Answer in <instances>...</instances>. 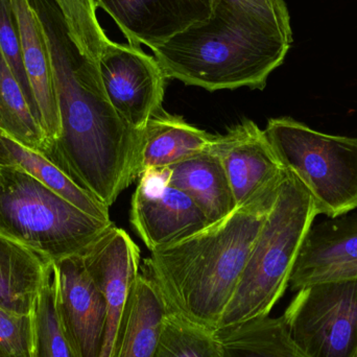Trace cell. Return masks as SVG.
<instances>
[{
  "label": "cell",
  "instance_id": "obj_1",
  "mask_svg": "<svg viewBox=\"0 0 357 357\" xmlns=\"http://www.w3.org/2000/svg\"><path fill=\"white\" fill-rule=\"evenodd\" d=\"M50 54L61 123L50 156L111 207L137 178L140 132L113 108L98 66L79 54L54 0H29Z\"/></svg>",
  "mask_w": 357,
  "mask_h": 357
},
{
  "label": "cell",
  "instance_id": "obj_2",
  "mask_svg": "<svg viewBox=\"0 0 357 357\" xmlns=\"http://www.w3.org/2000/svg\"><path fill=\"white\" fill-rule=\"evenodd\" d=\"M280 184L188 238L151 252L144 275L169 312L218 331Z\"/></svg>",
  "mask_w": 357,
  "mask_h": 357
},
{
  "label": "cell",
  "instance_id": "obj_3",
  "mask_svg": "<svg viewBox=\"0 0 357 357\" xmlns=\"http://www.w3.org/2000/svg\"><path fill=\"white\" fill-rule=\"evenodd\" d=\"M291 43L293 35L218 0L207 20L152 50L167 79L211 92L264 90Z\"/></svg>",
  "mask_w": 357,
  "mask_h": 357
},
{
  "label": "cell",
  "instance_id": "obj_4",
  "mask_svg": "<svg viewBox=\"0 0 357 357\" xmlns=\"http://www.w3.org/2000/svg\"><path fill=\"white\" fill-rule=\"evenodd\" d=\"M318 215L310 191L287 169L218 331L270 316L289 287L298 254Z\"/></svg>",
  "mask_w": 357,
  "mask_h": 357
},
{
  "label": "cell",
  "instance_id": "obj_5",
  "mask_svg": "<svg viewBox=\"0 0 357 357\" xmlns=\"http://www.w3.org/2000/svg\"><path fill=\"white\" fill-rule=\"evenodd\" d=\"M113 226L82 211L19 167L0 163V231L52 261L83 255Z\"/></svg>",
  "mask_w": 357,
  "mask_h": 357
},
{
  "label": "cell",
  "instance_id": "obj_6",
  "mask_svg": "<svg viewBox=\"0 0 357 357\" xmlns=\"http://www.w3.org/2000/svg\"><path fill=\"white\" fill-rule=\"evenodd\" d=\"M264 132L318 214L335 218L357 209V137L322 133L287 116L271 119Z\"/></svg>",
  "mask_w": 357,
  "mask_h": 357
},
{
  "label": "cell",
  "instance_id": "obj_7",
  "mask_svg": "<svg viewBox=\"0 0 357 357\" xmlns=\"http://www.w3.org/2000/svg\"><path fill=\"white\" fill-rule=\"evenodd\" d=\"M281 317L308 356L356 357L357 279L303 287Z\"/></svg>",
  "mask_w": 357,
  "mask_h": 357
},
{
  "label": "cell",
  "instance_id": "obj_8",
  "mask_svg": "<svg viewBox=\"0 0 357 357\" xmlns=\"http://www.w3.org/2000/svg\"><path fill=\"white\" fill-rule=\"evenodd\" d=\"M98 69L113 108L132 129L142 132L163 108L167 77L156 59L142 47L110 40Z\"/></svg>",
  "mask_w": 357,
  "mask_h": 357
},
{
  "label": "cell",
  "instance_id": "obj_9",
  "mask_svg": "<svg viewBox=\"0 0 357 357\" xmlns=\"http://www.w3.org/2000/svg\"><path fill=\"white\" fill-rule=\"evenodd\" d=\"M130 220L151 252L184 241L213 224L186 193L167 183L165 169L140 176Z\"/></svg>",
  "mask_w": 357,
  "mask_h": 357
},
{
  "label": "cell",
  "instance_id": "obj_10",
  "mask_svg": "<svg viewBox=\"0 0 357 357\" xmlns=\"http://www.w3.org/2000/svg\"><path fill=\"white\" fill-rule=\"evenodd\" d=\"M56 308L61 328L75 357H100L107 303L81 256L54 262Z\"/></svg>",
  "mask_w": 357,
  "mask_h": 357
},
{
  "label": "cell",
  "instance_id": "obj_11",
  "mask_svg": "<svg viewBox=\"0 0 357 357\" xmlns=\"http://www.w3.org/2000/svg\"><path fill=\"white\" fill-rule=\"evenodd\" d=\"M81 257L106 299V331L100 357H114L123 335L130 293L140 274L139 247L114 225Z\"/></svg>",
  "mask_w": 357,
  "mask_h": 357
},
{
  "label": "cell",
  "instance_id": "obj_12",
  "mask_svg": "<svg viewBox=\"0 0 357 357\" xmlns=\"http://www.w3.org/2000/svg\"><path fill=\"white\" fill-rule=\"evenodd\" d=\"M209 150L224 167L236 207L280 184L287 172L264 130L249 119L214 136Z\"/></svg>",
  "mask_w": 357,
  "mask_h": 357
},
{
  "label": "cell",
  "instance_id": "obj_13",
  "mask_svg": "<svg viewBox=\"0 0 357 357\" xmlns=\"http://www.w3.org/2000/svg\"><path fill=\"white\" fill-rule=\"evenodd\" d=\"M218 0H96L128 43L151 50L207 20Z\"/></svg>",
  "mask_w": 357,
  "mask_h": 357
},
{
  "label": "cell",
  "instance_id": "obj_14",
  "mask_svg": "<svg viewBox=\"0 0 357 357\" xmlns=\"http://www.w3.org/2000/svg\"><path fill=\"white\" fill-rule=\"evenodd\" d=\"M357 279V212L312 225L289 279L291 291L331 281Z\"/></svg>",
  "mask_w": 357,
  "mask_h": 357
},
{
  "label": "cell",
  "instance_id": "obj_15",
  "mask_svg": "<svg viewBox=\"0 0 357 357\" xmlns=\"http://www.w3.org/2000/svg\"><path fill=\"white\" fill-rule=\"evenodd\" d=\"M10 1L18 25L23 65L36 112L50 142L52 153L60 139L61 123L50 54L41 24L29 0Z\"/></svg>",
  "mask_w": 357,
  "mask_h": 357
},
{
  "label": "cell",
  "instance_id": "obj_16",
  "mask_svg": "<svg viewBox=\"0 0 357 357\" xmlns=\"http://www.w3.org/2000/svg\"><path fill=\"white\" fill-rule=\"evenodd\" d=\"M214 135L193 127L165 109L153 115L140 132L136 174L178 165L209 150Z\"/></svg>",
  "mask_w": 357,
  "mask_h": 357
},
{
  "label": "cell",
  "instance_id": "obj_17",
  "mask_svg": "<svg viewBox=\"0 0 357 357\" xmlns=\"http://www.w3.org/2000/svg\"><path fill=\"white\" fill-rule=\"evenodd\" d=\"M52 262L0 231V307L33 314Z\"/></svg>",
  "mask_w": 357,
  "mask_h": 357
},
{
  "label": "cell",
  "instance_id": "obj_18",
  "mask_svg": "<svg viewBox=\"0 0 357 357\" xmlns=\"http://www.w3.org/2000/svg\"><path fill=\"white\" fill-rule=\"evenodd\" d=\"M165 169L167 183L186 193L210 222H218L236 209L224 167L211 151Z\"/></svg>",
  "mask_w": 357,
  "mask_h": 357
},
{
  "label": "cell",
  "instance_id": "obj_19",
  "mask_svg": "<svg viewBox=\"0 0 357 357\" xmlns=\"http://www.w3.org/2000/svg\"><path fill=\"white\" fill-rule=\"evenodd\" d=\"M0 163L19 167L89 215L104 222H112L110 207L83 188L50 156L24 146L1 128Z\"/></svg>",
  "mask_w": 357,
  "mask_h": 357
},
{
  "label": "cell",
  "instance_id": "obj_20",
  "mask_svg": "<svg viewBox=\"0 0 357 357\" xmlns=\"http://www.w3.org/2000/svg\"><path fill=\"white\" fill-rule=\"evenodd\" d=\"M167 312L156 285L144 274L138 275L128 300L123 335L114 357H154Z\"/></svg>",
  "mask_w": 357,
  "mask_h": 357
},
{
  "label": "cell",
  "instance_id": "obj_21",
  "mask_svg": "<svg viewBox=\"0 0 357 357\" xmlns=\"http://www.w3.org/2000/svg\"><path fill=\"white\" fill-rule=\"evenodd\" d=\"M218 335L222 357H312L295 343L282 317L250 321Z\"/></svg>",
  "mask_w": 357,
  "mask_h": 357
},
{
  "label": "cell",
  "instance_id": "obj_22",
  "mask_svg": "<svg viewBox=\"0 0 357 357\" xmlns=\"http://www.w3.org/2000/svg\"><path fill=\"white\" fill-rule=\"evenodd\" d=\"M0 128L21 144L50 155V144L24 91L0 52Z\"/></svg>",
  "mask_w": 357,
  "mask_h": 357
},
{
  "label": "cell",
  "instance_id": "obj_23",
  "mask_svg": "<svg viewBox=\"0 0 357 357\" xmlns=\"http://www.w3.org/2000/svg\"><path fill=\"white\" fill-rule=\"evenodd\" d=\"M154 357H222L218 331L169 312L163 318Z\"/></svg>",
  "mask_w": 357,
  "mask_h": 357
},
{
  "label": "cell",
  "instance_id": "obj_24",
  "mask_svg": "<svg viewBox=\"0 0 357 357\" xmlns=\"http://www.w3.org/2000/svg\"><path fill=\"white\" fill-rule=\"evenodd\" d=\"M64 18L69 36L79 54L98 66L106 44L110 41L100 26L96 0H54Z\"/></svg>",
  "mask_w": 357,
  "mask_h": 357
},
{
  "label": "cell",
  "instance_id": "obj_25",
  "mask_svg": "<svg viewBox=\"0 0 357 357\" xmlns=\"http://www.w3.org/2000/svg\"><path fill=\"white\" fill-rule=\"evenodd\" d=\"M33 314L36 322V357H75L63 333L56 314L54 261L50 264Z\"/></svg>",
  "mask_w": 357,
  "mask_h": 357
},
{
  "label": "cell",
  "instance_id": "obj_26",
  "mask_svg": "<svg viewBox=\"0 0 357 357\" xmlns=\"http://www.w3.org/2000/svg\"><path fill=\"white\" fill-rule=\"evenodd\" d=\"M0 357H36L35 314H13L0 307Z\"/></svg>",
  "mask_w": 357,
  "mask_h": 357
},
{
  "label": "cell",
  "instance_id": "obj_27",
  "mask_svg": "<svg viewBox=\"0 0 357 357\" xmlns=\"http://www.w3.org/2000/svg\"><path fill=\"white\" fill-rule=\"evenodd\" d=\"M0 52L3 54L13 75L20 84L33 113L37 116L33 96L23 65L20 36L10 0H0Z\"/></svg>",
  "mask_w": 357,
  "mask_h": 357
},
{
  "label": "cell",
  "instance_id": "obj_28",
  "mask_svg": "<svg viewBox=\"0 0 357 357\" xmlns=\"http://www.w3.org/2000/svg\"><path fill=\"white\" fill-rule=\"evenodd\" d=\"M239 10L293 35L291 17L284 0H227Z\"/></svg>",
  "mask_w": 357,
  "mask_h": 357
},
{
  "label": "cell",
  "instance_id": "obj_29",
  "mask_svg": "<svg viewBox=\"0 0 357 357\" xmlns=\"http://www.w3.org/2000/svg\"></svg>",
  "mask_w": 357,
  "mask_h": 357
},
{
  "label": "cell",
  "instance_id": "obj_30",
  "mask_svg": "<svg viewBox=\"0 0 357 357\" xmlns=\"http://www.w3.org/2000/svg\"><path fill=\"white\" fill-rule=\"evenodd\" d=\"M356 357H357V356H356Z\"/></svg>",
  "mask_w": 357,
  "mask_h": 357
}]
</instances>
